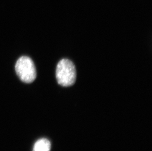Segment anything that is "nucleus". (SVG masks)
Returning <instances> with one entry per match:
<instances>
[{"mask_svg": "<svg viewBox=\"0 0 152 151\" xmlns=\"http://www.w3.org/2000/svg\"><path fill=\"white\" fill-rule=\"evenodd\" d=\"M51 143L47 138H40L36 141L33 151H50Z\"/></svg>", "mask_w": 152, "mask_h": 151, "instance_id": "obj_3", "label": "nucleus"}, {"mask_svg": "<svg viewBox=\"0 0 152 151\" xmlns=\"http://www.w3.org/2000/svg\"><path fill=\"white\" fill-rule=\"evenodd\" d=\"M16 74L24 83H31L37 76L33 61L30 57L23 56L17 60L15 65Z\"/></svg>", "mask_w": 152, "mask_h": 151, "instance_id": "obj_2", "label": "nucleus"}, {"mask_svg": "<svg viewBox=\"0 0 152 151\" xmlns=\"http://www.w3.org/2000/svg\"><path fill=\"white\" fill-rule=\"evenodd\" d=\"M56 76L58 83L61 86L66 87L73 85L76 78L75 65L68 59L61 60L57 66Z\"/></svg>", "mask_w": 152, "mask_h": 151, "instance_id": "obj_1", "label": "nucleus"}]
</instances>
